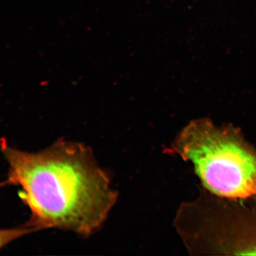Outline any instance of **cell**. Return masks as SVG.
I'll return each mask as SVG.
<instances>
[{
  "instance_id": "1",
  "label": "cell",
  "mask_w": 256,
  "mask_h": 256,
  "mask_svg": "<svg viewBox=\"0 0 256 256\" xmlns=\"http://www.w3.org/2000/svg\"><path fill=\"white\" fill-rule=\"evenodd\" d=\"M0 151L9 165L0 186H18L30 208L26 224L32 232L57 228L88 237L102 228L118 193L92 149L64 140L30 152L0 138Z\"/></svg>"
},
{
  "instance_id": "2",
  "label": "cell",
  "mask_w": 256,
  "mask_h": 256,
  "mask_svg": "<svg viewBox=\"0 0 256 256\" xmlns=\"http://www.w3.org/2000/svg\"><path fill=\"white\" fill-rule=\"evenodd\" d=\"M172 153L193 166L204 190L234 201H256V148L238 128L193 120L176 134Z\"/></svg>"
},
{
  "instance_id": "3",
  "label": "cell",
  "mask_w": 256,
  "mask_h": 256,
  "mask_svg": "<svg viewBox=\"0 0 256 256\" xmlns=\"http://www.w3.org/2000/svg\"><path fill=\"white\" fill-rule=\"evenodd\" d=\"M174 226L192 255H256V201L226 200L204 190L180 205Z\"/></svg>"
},
{
  "instance_id": "4",
  "label": "cell",
  "mask_w": 256,
  "mask_h": 256,
  "mask_svg": "<svg viewBox=\"0 0 256 256\" xmlns=\"http://www.w3.org/2000/svg\"><path fill=\"white\" fill-rule=\"evenodd\" d=\"M32 232L25 224L18 228L0 229V250L13 240Z\"/></svg>"
}]
</instances>
